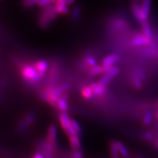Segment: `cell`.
I'll return each instance as SVG.
<instances>
[{
	"label": "cell",
	"instance_id": "6da1fadb",
	"mask_svg": "<svg viewBox=\"0 0 158 158\" xmlns=\"http://www.w3.org/2000/svg\"><path fill=\"white\" fill-rule=\"evenodd\" d=\"M58 14L54 10V6L49 5L44 7L43 13L40 16L39 23L42 27H47L54 21V20L58 16Z\"/></svg>",
	"mask_w": 158,
	"mask_h": 158
},
{
	"label": "cell",
	"instance_id": "7a4b0ae2",
	"mask_svg": "<svg viewBox=\"0 0 158 158\" xmlns=\"http://www.w3.org/2000/svg\"><path fill=\"white\" fill-rule=\"evenodd\" d=\"M21 74L22 78L27 82L36 83L42 79L37 73L34 67L29 64L23 65L21 70Z\"/></svg>",
	"mask_w": 158,
	"mask_h": 158
},
{
	"label": "cell",
	"instance_id": "3957f363",
	"mask_svg": "<svg viewBox=\"0 0 158 158\" xmlns=\"http://www.w3.org/2000/svg\"><path fill=\"white\" fill-rule=\"evenodd\" d=\"M59 120L63 130L66 133V135L68 136V138L71 137V136L76 135L74 133L72 127H71L70 118L67 112H61L59 116Z\"/></svg>",
	"mask_w": 158,
	"mask_h": 158
},
{
	"label": "cell",
	"instance_id": "277c9868",
	"mask_svg": "<svg viewBox=\"0 0 158 158\" xmlns=\"http://www.w3.org/2000/svg\"><path fill=\"white\" fill-rule=\"evenodd\" d=\"M119 72H120V69L118 68V67L114 66L109 72L105 73L104 76L100 78V81H99V84H101L102 86H106L108 84H109L110 80L113 79L116 76H117V75L119 73Z\"/></svg>",
	"mask_w": 158,
	"mask_h": 158
},
{
	"label": "cell",
	"instance_id": "5b68a950",
	"mask_svg": "<svg viewBox=\"0 0 158 158\" xmlns=\"http://www.w3.org/2000/svg\"><path fill=\"white\" fill-rule=\"evenodd\" d=\"M47 142L53 147L57 145V127L55 124H51L47 133Z\"/></svg>",
	"mask_w": 158,
	"mask_h": 158
},
{
	"label": "cell",
	"instance_id": "8992f818",
	"mask_svg": "<svg viewBox=\"0 0 158 158\" xmlns=\"http://www.w3.org/2000/svg\"><path fill=\"white\" fill-rule=\"evenodd\" d=\"M151 40L147 38L142 33H138L133 37L131 43L135 46H142V45H149L151 43Z\"/></svg>",
	"mask_w": 158,
	"mask_h": 158
},
{
	"label": "cell",
	"instance_id": "52a82bcc",
	"mask_svg": "<svg viewBox=\"0 0 158 158\" xmlns=\"http://www.w3.org/2000/svg\"><path fill=\"white\" fill-rule=\"evenodd\" d=\"M131 11L132 13H133V15L135 18L136 21H138L140 24H143V23L147 22L145 21L142 17L141 14V6H140V4L136 3V2H132L131 4Z\"/></svg>",
	"mask_w": 158,
	"mask_h": 158
},
{
	"label": "cell",
	"instance_id": "ba28073f",
	"mask_svg": "<svg viewBox=\"0 0 158 158\" xmlns=\"http://www.w3.org/2000/svg\"><path fill=\"white\" fill-rule=\"evenodd\" d=\"M33 67L36 70L39 76L43 78L48 69V63L45 60H40L35 63Z\"/></svg>",
	"mask_w": 158,
	"mask_h": 158
},
{
	"label": "cell",
	"instance_id": "9c48e42d",
	"mask_svg": "<svg viewBox=\"0 0 158 158\" xmlns=\"http://www.w3.org/2000/svg\"><path fill=\"white\" fill-rule=\"evenodd\" d=\"M152 0H142L141 6V10L142 17L145 21H147L149 19V15L150 13V9H151Z\"/></svg>",
	"mask_w": 158,
	"mask_h": 158
},
{
	"label": "cell",
	"instance_id": "30bf717a",
	"mask_svg": "<svg viewBox=\"0 0 158 158\" xmlns=\"http://www.w3.org/2000/svg\"><path fill=\"white\" fill-rule=\"evenodd\" d=\"M68 98L69 97L67 94H63L62 97L59 99L56 102V107L57 109H59L61 112H67V110L69 109L68 106Z\"/></svg>",
	"mask_w": 158,
	"mask_h": 158
},
{
	"label": "cell",
	"instance_id": "8fae6325",
	"mask_svg": "<svg viewBox=\"0 0 158 158\" xmlns=\"http://www.w3.org/2000/svg\"><path fill=\"white\" fill-rule=\"evenodd\" d=\"M89 86L90 87L94 97H100L103 95L106 92V86H102L99 83H92Z\"/></svg>",
	"mask_w": 158,
	"mask_h": 158
},
{
	"label": "cell",
	"instance_id": "7c38bea8",
	"mask_svg": "<svg viewBox=\"0 0 158 158\" xmlns=\"http://www.w3.org/2000/svg\"><path fill=\"white\" fill-rule=\"evenodd\" d=\"M115 144L116 149H117L120 156H122L124 158H128L130 157L129 151H128L127 148L126 147V146L123 143H122L121 141H115Z\"/></svg>",
	"mask_w": 158,
	"mask_h": 158
},
{
	"label": "cell",
	"instance_id": "4fadbf2b",
	"mask_svg": "<svg viewBox=\"0 0 158 158\" xmlns=\"http://www.w3.org/2000/svg\"><path fill=\"white\" fill-rule=\"evenodd\" d=\"M118 59H119V56L117 54L108 55L102 59V66H105V65H114L115 63L118 62Z\"/></svg>",
	"mask_w": 158,
	"mask_h": 158
},
{
	"label": "cell",
	"instance_id": "5bb4252c",
	"mask_svg": "<svg viewBox=\"0 0 158 158\" xmlns=\"http://www.w3.org/2000/svg\"><path fill=\"white\" fill-rule=\"evenodd\" d=\"M69 141H70V147L73 149V150L80 149L81 143L80 138H79L78 136L74 135V136H71V137H69Z\"/></svg>",
	"mask_w": 158,
	"mask_h": 158
},
{
	"label": "cell",
	"instance_id": "9a60e30c",
	"mask_svg": "<svg viewBox=\"0 0 158 158\" xmlns=\"http://www.w3.org/2000/svg\"><path fill=\"white\" fill-rule=\"evenodd\" d=\"M141 27H142V31H143L142 34L147 37V38L151 40H152V31L151 27H150L149 23L147 21V22L143 23V24H141Z\"/></svg>",
	"mask_w": 158,
	"mask_h": 158
},
{
	"label": "cell",
	"instance_id": "2e32d148",
	"mask_svg": "<svg viewBox=\"0 0 158 158\" xmlns=\"http://www.w3.org/2000/svg\"><path fill=\"white\" fill-rule=\"evenodd\" d=\"M70 125L71 127H72L74 133L76 134L77 136L81 135L82 133V129L81 127V125L79 124L78 122L76 121L74 118H70Z\"/></svg>",
	"mask_w": 158,
	"mask_h": 158
},
{
	"label": "cell",
	"instance_id": "e0dca14e",
	"mask_svg": "<svg viewBox=\"0 0 158 158\" xmlns=\"http://www.w3.org/2000/svg\"><path fill=\"white\" fill-rule=\"evenodd\" d=\"M54 10L58 15H67L70 13V9L68 7L59 4H55Z\"/></svg>",
	"mask_w": 158,
	"mask_h": 158
},
{
	"label": "cell",
	"instance_id": "ac0fdd59",
	"mask_svg": "<svg viewBox=\"0 0 158 158\" xmlns=\"http://www.w3.org/2000/svg\"><path fill=\"white\" fill-rule=\"evenodd\" d=\"M81 95L83 96V98L87 99V100L92 99L94 97L89 86H84V87L82 88Z\"/></svg>",
	"mask_w": 158,
	"mask_h": 158
},
{
	"label": "cell",
	"instance_id": "d6986e66",
	"mask_svg": "<svg viewBox=\"0 0 158 158\" xmlns=\"http://www.w3.org/2000/svg\"><path fill=\"white\" fill-rule=\"evenodd\" d=\"M154 118L153 112L151 110H147L145 114H144L143 118V124L144 125H149L152 123Z\"/></svg>",
	"mask_w": 158,
	"mask_h": 158
},
{
	"label": "cell",
	"instance_id": "ffe728a7",
	"mask_svg": "<svg viewBox=\"0 0 158 158\" xmlns=\"http://www.w3.org/2000/svg\"><path fill=\"white\" fill-rule=\"evenodd\" d=\"M83 60H84V63L85 65L87 67H89V68H93V67L97 65L96 59L91 56H86L83 59Z\"/></svg>",
	"mask_w": 158,
	"mask_h": 158
},
{
	"label": "cell",
	"instance_id": "44dd1931",
	"mask_svg": "<svg viewBox=\"0 0 158 158\" xmlns=\"http://www.w3.org/2000/svg\"><path fill=\"white\" fill-rule=\"evenodd\" d=\"M110 153L111 158H120V155L116 149L115 141H111L110 143Z\"/></svg>",
	"mask_w": 158,
	"mask_h": 158
},
{
	"label": "cell",
	"instance_id": "7402d4cb",
	"mask_svg": "<svg viewBox=\"0 0 158 158\" xmlns=\"http://www.w3.org/2000/svg\"><path fill=\"white\" fill-rule=\"evenodd\" d=\"M88 73L90 76H98V75L102 74V66H100V65H96V66L93 67V68H91L90 70L88 71Z\"/></svg>",
	"mask_w": 158,
	"mask_h": 158
},
{
	"label": "cell",
	"instance_id": "603a6c76",
	"mask_svg": "<svg viewBox=\"0 0 158 158\" xmlns=\"http://www.w3.org/2000/svg\"><path fill=\"white\" fill-rule=\"evenodd\" d=\"M37 0H23V5L27 8H31L37 5Z\"/></svg>",
	"mask_w": 158,
	"mask_h": 158
},
{
	"label": "cell",
	"instance_id": "cb8c5ba5",
	"mask_svg": "<svg viewBox=\"0 0 158 158\" xmlns=\"http://www.w3.org/2000/svg\"><path fill=\"white\" fill-rule=\"evenodd\" d=\"M132 81H133L134 86L137 89H141L142 88V84L141 81L139 78H138L135 75L132 76Z\"/></svg>",
	"mask_w": 158,
	"mask_h": 158
},
{
	"label": "cell",
	"instance_id": "d4e9b609",
	"mask_svg": "<svg viewBox=\"0 0 158 158\" xmlns=\"http://www.w3.org/2000/svg\"><path fill=\"white\" fill-rule=\"evenodd\" d=\"M51 0H37V5L39 7H43V8H44V7L51 5Z\"/></svg>",
	"mask_w": 158,
	"mask_h": 158
},
{
	"label": "cell",
	"instance_id": "484cf974",
	"mask_svg": "<svg viewBox=\"0 0 158 158\" xmlns=\"http://www.w3.org/2000/svg\"><path fill=\"white\" fill-rule=\"evenodd\" d=\"M84 155H83L82 152L79 150H73L72 154L70 155V158H83Z\"/></svg>",
	"mask_w": 158,
	"mask_h": 158
},
{
	"label": "cell",
	"instance_id": "4316f807",
	"mask_svg": "<svg viewBox=\"0 0 158 158\" xmlns=\"http://www.w3.org/2000/svg\"><path fill=\"white\" fill-rule=\"evenodd\" d=\"M81 15V11L79 8L78 7H75L73 10L72 12V19L74 20V21H77V19H79Z\"/></svg>",
	"mask_w": 158,
	"mask_h": 158
},
{
	"label": "cell",
	"instance_id": "83f0119b",
	"mask_svg": "<svg viewBox=\"0 0 158 158\" xmlns=\"http://www.w3.org/2000/svg\"><path fill=\"white\" fill-rule=\"evenodd\" d=\"M75 2H76V0H62L60 2H55V4H59V5H64L68 7V6L75 3Z\"/></svg>",
	"mask_w": 158,
	"mask_h": 158
},
{
	"label": "cell",
	"instance_id": "f1b7e54d",
	"mask_svg": "<svg viewBox=\"0 0 158 158\" xmlns=\"http://www.w3.org/2000/svg\"><path fill=\"white\" fill-rule=\"evenodd\" d=\"M35 116L33 115H31V114H29L28 116H26L24 122L27 124H31L33 122H35Z\"/></svg>",
	"mask_w": 158,
	"mask_h": 158
},
{
	"label": "cell",
	"instance_id": "f546056e",
	"mask_svg": "<svg viewBox=\"0 0 158 158\" xmlns=\"http://www.w3.org/2000/svg\"><path fill=\"white\" fill-rule=\"evenodd\" d=\"M143 138H144L145 140H147V141H152L153 138V135H152V133H151L150 132H146V133H143Z\"/></svg>",
	"mask_w": 158,
	"mask_h": 158
},
{
	"label": "cell",
	"instance_id": "4dcf8cb0",
	"mask_svg": "<svg viewBox=\"0 0 158 158\" xmlns=\"http://www.w3.org/2000/svg\"><path fill=\"white\" fill-rule=\"evenodd\" d=\"M33 158H45V157L41 153H37L34 155Z\"/></svg>",
	"mask_w": 158,
	"mask_h": 158
},
{
	"label": "cell",
	"instance_id": "1f68e13d",
	"mask_svg": "<svg viewBox=\"0 0 158 158\" xmlns=\"http://www.w3.org/2000/svg\"><path fill=\"white\" fill-rule=\"evenodd\" d=\"M140 1H142V0H133V2H136V3H138V2H140Z\"/></svg>",
	"mask_w": 158,
	"mask_h": 158
},
{
	"label": "cell",
	"instance_id": "d6a6232c",
	"mask_svg": "<svg viewBox=\"0 0 158 158\" xmlns=\"http://www.w3.org/2000/svg\"><path fill=\"white\" fill-rule=\"evenodd\" d=\"M60 1H62V0H56V1H55V2H60Z\"/></svg>",
	"mask_w": 158,
	"mask_h": 158
},
{
	"label": "cell",
	"instance_id": "836d02e7",
	"mask_svg": "<svg viewBox=\"0 0 158 158\" xmlns=\"http://www.w3.org/2000/svg\"><path fill=\"white\" fill-rule=\"evenodd\" d=\"M51 2H55V1H56V0H51Z\"/></svg>",
	"mask_w": 158,
	"mask_h": 158
},
{
	"label": "cell",
	"instance_id": "e575fe53",
	"mask_svg": "<svg viewBox=\"0 0 158 158\" xmlns=\"http://www.w3.org/2000/svg\"><path fill=\"white\" fill-rule=\"evenodd\" d=\"M138 158H143V157H141V156H139V157H138Z\"/></svg>",
	"mask_w": 158,
	"mask_h": 158
}]
</instances>
